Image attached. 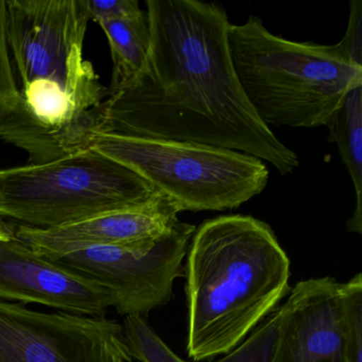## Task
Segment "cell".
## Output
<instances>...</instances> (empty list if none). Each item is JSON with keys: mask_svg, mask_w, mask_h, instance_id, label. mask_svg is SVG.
Masks as SVG:
<instances>
[{"mask_svg": "<svg viewBox=\"0 0 362 362\" xmlns=\"http://www.w3.org/2000/svg\"><path fill=\"white\" fill-rule=\"evenodd\" d=\"M194 230L179 221L152 247L78 245L42 256L100 284L119 315L145 317L173 298L175 279L185 275L184 259Z\"/></svg>", "mask_w": 362, "mask_h": 362, "instance_id": "cell-7", "label": "cell"}, {"mask_svg": "<svg viewBox=\"0 0 362 362\" xmlns=\"http://www.w3.org/2000/svg\"><path fill=\"white\" fill-rule=\"evenodd\" d=\"M342 287L330 276L298 281L279 307L272 362H347Z\"/></svg>", "mask_w": 362, "mask_h": 362, "instance_id": "cell-10", "label": "cell"}, {"mask_svg": "<svg viewBox=\"0 0 362 362\" xmlns=\"http://www.w3.org/2000/svg\"><path fill=\"white\" fill-rule=\"evenodd\" d=\"M0 300L94 317L114 307L100 284L39 255L13 233L0 240Z\"/></svg>", "mask_w": 362, "mask_h": 362, "instance_id": "cell-9", "label": "cell"}, {"mask_svg": "<svg viewBox=\"0 0 362 362\" xmlns=\"http://www.w3.org/2000/svg\"><path fill=\"white\" fill-rule=\"evenodd\" d=\"M187 351L194 361L238 346L290 292V260L271 226L219 216L196 228L186 254Z\"/></svg>", "mask_w": 362, "mask_h": 362, "instance_id": "cell-2", "label": "cell"}, {"mask_svg": "<svg viewBox=\"0 0 362 362\" xmlns=\"http://www.w3.org/2000/svg\"><path fill=\"white\" fill-rule=\"evenodd\" d=\"M228 46L241 88L267 127H326L346 95L362 86V66L339 44L289 41L258 16L230 24Z\"/></svg>", "mask_w": 362, "mask_h": 362, "instance_id": "cell-3", "label": "cell"}, {"mask_svg": "<svg viewBox=\"0 0 362 362\" xmlns=\"http://www.w3.org/2000/svg\"><path fill=\"white\" fill-rule=\"evenodd\" d=\"M342 323L347 362H362V276L358 273L342 287Z\"/></svg>", "mask_w": 362, "mask_h": 362, "instance_id": "cell-15", "label": "cell"}, {"mask_svg": "<svg viewBox=\"0 0 362 362\" xmlns=\"http://www.w3.org/2000/svg\"><path fill=\"white\" fill-rule=\"evenodd\" d=\"M8 236H9V232H7V230H3V228H0V240L7 238Z\"/></svg>", "mask_w": 362, "mask_h": 362, "instance_id": "cell-20", "label": "cell"}, {"mask_svg": "<svg viewBox=\"0 0 362 362\" xmlns=\"http://www.w3.org/2000/svg\"><path fill=\"white\" fill-rule=\"evenodd\" d=\"M90 20L103 21L128 18L141 11L137 0H81Z\"/></svg>", "mask_w": 362, "mask_h": 362, "instance_id": "cell-18", "label": "cell"}, {"mask_svg": "<svg viewBox=\"0 0 362 362\" xmlns=\"http://www.w3.org/2000/svg\"><path fill=\"white\" fill-rule=\"evenodd\" d=\"M279 323L277 307L252 330L238 346L221 359L213 362H272Z\"/></svg>", "mask_w": 362, "mask_h": 362, "instance_id": "cell-16", "label": "cell"}, {"mask_svg": "<svg viewBox=\"0 0 362 362\" xmlns=\"http://www.w3.org/2000/svg\"><path fill=\"white\" fill-rule=\"evenodd\" d=\"M20 103V92L8 44L7 3L0 0V130L13 117Z\"/></svg>", "mask_w": 362, "mask_h": 362, "instance_id": "cell-17", "label": "cell"}, {"mask_svg": "<svg viewBox=\"0 0 362 362\" xmlns=\"http://www.w3.org/2000/svg\"><path fill=\"white\" fill-rule=\"evenodd\" d=\"M328 141L338 147L349 171L356 194L353 216L347 222L349 232L362 233V86L351 90L326 124Z\"/></svg>", "mask_w": 362, "mask_h": 362, "instance_id": "cell-13", "label": "cell"}, {"mask_svg": "<svg viewBox=\"0 0 362 362\" xmlns=\"http://www.w3.org/2000/svg\"><path fill=\"white\" fill-rule=\"evenodd\" d=\"M151 43L134 82L109 95L97 132L234 150L298 168L296 152L259 119L230 59L226 9L202 0H147Z\"/></svg>", "mask_w": 362, "mask_h": 362, "instance_id": "cell-1", "label": "cell"}, {"mask_svg": "<svg viewBox=\"0 0 362 362\" xmlns=\"http://www.w3.org/2000/svg\"><path fill=\"white\" fill-rule=\"evenodd\" d=\"M122 330L133 359L139 362H190L175 355L141 315H127Z\"/></svg>", "mask_w": 362, "mask_h": 362, "instance_id": "cell-14", "label": "cell"}, {"mask_svg": "<svg viewBox=\"0 0 362 362\" xmlns=\"http://www.w3.org/2000/svg\"><path fill=\"white\" fill-rule=\"evenodd\" d=\"M105 31L113 61L110 94L130 86L139 77L149 56L151 31L147 11L98 23Z\"/></svg>", "mask_w": 362, "mask_h": 362, "instance_id": "cell-12", "label": "cell"}, {"mask_svg": "<svg viewBox=\"0 0 362 362\" xmlns=\"http://www.w3.org/2000/svg\"><path fill=\"white\" fill-rule=\"evenodd\" d=\"M163 196L139 173L92 147L44 164L0 169V217L48 230Z\"/></svg>", "mask_w": 362, "mask_h": 362, "instance_id": "cell-4", "label": "cell"}, {"mask_svg": "<svg viewBox=\"0 0 362 362\" xmlns=\"http://www.w3.org/2000/svg\"><path fill=\"white\" fill-rule=\"evenodd\" d=\"M11 60L21 86L50 82L99 112L109 88L83 58L88 18L81 0H6Z\"/></svg>", "mask_w": 362, "mask_h": 362, "instance_id": "cell-6", "label": "cell"}, {"mask_svg": "<svg viewBox=\"0 0 362 362\" xmlns=\"http://www.w3.org/2000/svg\"><path fill=\"white\" fill-rule=\"evenodd\" d=\"M339 45L345 50L354 63L362 66V1L351 0L346 33Z\"/></svg>", "mask_w": 362, "mask_h": 362, "instance_id": "cell-19", "label": "cell"}, {"mask_svg": "<svg viewBox=\"0 0 362 362\" xmlns=\"http://www.w3.org/2000/svg\"><path fill=\"white\" fill-rule=\"evenodd\" d=\"M0 362H133L122 325L0 300Z\"/></svg>", "mask_w": 362, "mask_h": 362, "instance_id": "cell-8", "label": "cell"}, {"mask_svg": "<svg viewBox=\"0 0 362 362\" xmlns=\"http://www.w3.org/2000/svg\"><path fill=\"white\" fill-rule=\"evenodd\" d=\"M179 207L163 194L151 204L101 214L58 228L39 230L16 226V238L40 255L78 245L152 247L180 221Z\"/></svg>", "mask_w": 362, "mask_h": 362, "instance_id": "cell-11", "label": "cell"}, {"mask_svg": "<svg viewBox=\"0 0 362 362\" xmlns=\"http://www.w3.org/2000/svg\"><path fill=\"white\" fill-rule=\"evenodd\" d=\"M90 147L139 173L181 213L238 209L270 175L256 156L199 144L98 132Z\"/></svg>", "mask_w": 362, "mask_h": 362, "instance_id": "cell-5", "label": "cell"}]
</instances>
